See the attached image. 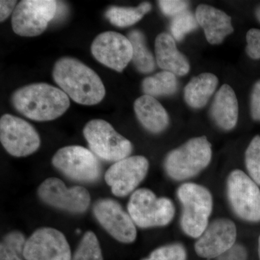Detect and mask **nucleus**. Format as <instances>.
I'll return each mask as SVG.
<instances>
[{
  "instance_id": "nucleus-29",
  "label": "nucleus",
  "mask_w": 260,
  "mask_h": 260,
  "mask_svg": "<svg viewBox=\"0 0 260 260\" xmlns=\"http://www.w3.org/2000/svg\"><path fill=\"white\" fill-rule=\"evenodd\" d=\"M187 253L185 247L179 243L167 244L157 248L148 257L142 260H186Z\"/></svg>"
},
{
  "instance_id": "nucleus-34",
  "label": "nucleus",
  "mask_w": 260,
  "mask_h": 260,
  "mask_svg": "<svg viewBox=\"0 0 260 260\" xmlns=\"http://www.w3.org/2000/svg\"><path fill=\"white\" fill-rule=\"evenodd\" d=\"M16 3V1H8H8L6 0L0 1V20L1 22L5 21L10 14L14 12Z\"/></svg>"
},
{
  "instance_id": "nucleus-5",
  "label": "nucleus",
  "mask_w": 260,
  "mask_h": 260,
  "mask_svg": "<svg viewBox=\"0 0 260 260\" xmlns=\"http://www.w3.org/2000/svg\"><path fill=\"white\" fill-rule=\"evenodd\" d=\"M127 212L137 226L149 229L169 225L175 215V207L169 198H158L150 189L142 188L130 197Z\"/></svg>"
},
{
  "instance_id": "nucleus-11",
  "label": "nucleus",
  "mask_w": 260,
  "mask_h": 260,
  "mask_svg": "<svg viewBox=\"0 0 260 260\" xmlns=\"http://www.w3.org/2000/svg\"><path fill=\"white\" fill-rule=\"evenodd\" d=\"M0 140L10 155L18 158L35 153L41 145L39 133L30 123L8 114L0 119Z\"/></svg>"
},
{
  "instance_id": "nucleus-16",
  "label": "nucleus",
  "mask_w": 260,
  "mask_h": 260,
  "mask_svg": "<svg viewBox=\"0 0 260 260\" xmlns=\"http://www.w3.org/2000/svg\"><path fill=\"white\" fill-rule=\"evenodd\" d=\"M237 227L232 220L218 218L208 224L194 244L200 257L211 259L218 258L236 244Z\"/></svg>"
},
{
  "instance_id": "nucleus-15",
  "label": "nucleus",
  "mask_w": 260,
  "mask_h": 260,
  "mask_svg": "<svg viewBox=\"0 0 260 260\" xmlns=\"http://www.w3.org/2000/svg\"><path fill=\"white\" fill-rule=\"evenodd\" d=\"M90 49L99 62L119 73L125 69L133 59V45L129 39L115 31L99 34Z\"/></svg>"
},
{
  "instance_id": "nucleus-7",
  "label": "nucleus",
  "mask_w": 260,
  "mask_h": 260,
  "mask_svg": "<svg viewBox=\"0 0 260 260\" xmlns=\"http://www.w3.org/2000/svg\"><path fill=\"white\" fill-rule=\"evenodd\" d=\"M228 200L234 213L250 223L260 222V189L249 175L233 171L227 179Z\"/></svg>"
},
{
  "instance_id": "nucleus-21",
  "label": "nucleus",
  "mask_w": 260,
  "mask_h": 260,
  "mask_svg": "<svg viewBox=\"0 0 260 260\" xmlns=\"http://www.w3.org/2000/svg\"><path fill=\"white\" fill-rule=\"evenodd\" d=\"M218 84V78L215 75L202 73L193 78L186 85L184 100L193 109H201L208 104Z\"/></svg>"
},
{
  "instance_id": "nucleus-36",
  "label": "nucleus",
  "mask_w": 260,
  "mask_h": 260,
  "mask_svg": "<svg viewBox=\"0 0 260 260\" xmlns=\"http://www.w3.org/2000/svg\"><path fill=\"white\" fill-rule=\"evenodd\" d=\"M258 255H259V259L260 260V235L259 237V241H258Z\"/></svg>"
},
{
  "instance_id": "nucleus-4",
  "label": "nucleus",
  "mask_w": 260,
  "mask_h": 260,
  "mask_svg": "<svg viewBox=\"0 0 260 260\" xmlns=\"http://www.w3.org/2000/svg\"><path fill=\"white\" fill-rule=\"evenodd\" d=\"M212 158L211 144L206 137L188 140L168 154L164 160L167 175L175 181H184L199 174L208 167Z\"/></svg>"
},
{
  "instance_id": "nucleus-1",
  "label": "nucleus",
  "mask_w": 260,
  "mask_h": 260,
  "mask_svg": "<svg viewBox=\"0 0 260 260\" xmlns=\"http://www.w3.org/2000/svg\"><path fill=\"white\" fill-rule=\"evenodd\" d=\"M53 78L62 91L82 105H95L105 96V87L100 77L74 58L63 57L56 61Z\"/></svg>"
},
{
  "instance_id": "nucleus-27",
  "label": "nucleus",
  "mask_w": 260,
  "mask_h": 260,
  "mask_svg": "<svg viewBox=\"0 0 260 260\" xmlns=\"http://www.w3.org/2000/svg\"><path fill=\"white\" fill-rule=\"evenodd\" d=\"M198 25L199 24L195 15H193L189 10H186L173 18L170 26L172 36L175 41L180 42L186 34L195 30Z\"/></svg>"
},
{
  "instance_id": "nucleus-17",
  "label": "nucleus",
  "mask_w": 260,
  "mask_h": 260,
  "mask_svg": "<svg viewBox=\"0 0 260 260\" xmlns=\"http://www.w3.org/2000/svg\"><path fill=\"white\" fill-rule=\"evenodd\" d=\"M195 17L210 44H221L227 36L234 32L232 18L210 5H200L197 8Z\"/></svg>"
},
{
  "instance_id": "nucleus-19",
  "label": "nucleus",
  "mask_w": 260,
  "mask_h": 260,
  "mask_svg": "<svg viewBox=\"0 0 260 260\" xmlns=\"http://www.w3.org/2000/svg\"><path fill=\"white\" fill-rule=\"evenodd\" d=\"M210 116L220 129L229 131L235 127L239 119L237 95L230 85L224 84L214 97Z\"/></svg>"
},
{
  "instance_id": "nucleus-26",
  "label": "nucleus",
  "mask_w": 260,
  "mask_h": 260,
  "mask_svg": "<svg viewBox=\"0 0 260 260\" xmlns=\"http://www.w3.org/2000/svg\"><path fill=\"white\" fill-rule=\"evenodd\" d=\"M71 260H104L100 243L93 232L85 233Z\"/></svg>"
},
{
  "instance_id": "nucleus-12",
  "label": "nucleus",
  "mask_w": 260,
  "mask_h": 260,
  "mask_svg": "<svg viewBox=\"0 0 260 260\" xmlns=\"http://www.w3.org/2000/svg\"><path fill=\"white\" fill-rule=\"evenodd\" d=\"M93 213L98 222L114 239L131 244L137 238L134 221L118 202L109 198L100 199L93 205Z\"/></svg>"
},
{
  "instance_id": "nucleus-14",
  "label": "nucleus",
  "mask_w": 260,
  "mask_h": 260,
  "mask_svg": "<svg viewBox=\"0 0 260 260\" xmlns=\"http://www.w3.org/2000/svg\"><path fill=\"white\" fill-rule=\"evenodd\" d=\"M72 256L66 237L53 228L37 229L25 243V260H71Z\"/></svg>"
},
{
  "instance_id": "nucleus-20",
  "label": "nucleus",
  "mask_w": 260,
  "mask_h": 260,
  "mask_svg": "<svg viewBox=\"0 0 260 260\" xmlns=\"http://www.w3.org/2000/svg\"><path fill=\"white\" fill-rule=\"evenodd\" d=\"M135 114L145 129L153 134L161 133L169 125V116L155 98L144 95L135 102Z\"/></svg>"
},
{
  "instance_id": "nucleus-33",
  "label": "nucleus",
  "mask_w": 260,
  "mask_h": 260,
  "mask_svg": "<svg viewBox=\"0 0 260 260\" xmlns=\"http://www.w3.org/2000/svg\"><path fill=\"white\" fill-rule=\"evenodd\" d=\"M248 253L246 248L236 244L232 249L217 258V260H247Z\"/></svg>"
},
{
  "instance_id": "nucleus-8",
  "label": "nucleus",
  "mask_w": 260,
  "mask_h": 260,
  "mask_svg": "<svg viewBox=\"0 0 260 260\" xmlns=\"http://www.w3.org/2000/svg\"><path fill=\"white\" fill-rule=\"evenodd\" d=\"M52 164L65 177L79 182H95L102 174L96 155L91 150L78 145L59 149L52 158Z\"/></svg>"
},
{
  "instance_id": "nucleus-35",
  "label": "nucleus",
  "mask_w": 260,
  "mask_h": 260,
  "mask_svg": "<svg viewBox=\"0 0 260 260\" xmlns=\"http://www.w3.org/2000/svg\"><path fill=\"white\" fill-rule=\"evenodd\" d=\"M256 18L257 19L258 21L260 23V5L256 8L255 10Z\"/></svg>"
},
{
  "instance_id": "nucleus-31",
  "label": "nucleus",
  "mask_w": 260,
  "mask_h": 260,
  "mask_svg": "<svg viewBox=\"0 0 260 260\" xmlns=\"http://www.w3.org/2000/svg\"><path fill=\"white\" fill-rule=\"evenodd\" d=\"M246 52L252 59H260V30L251 28L246 34Z\"/></svg>"
},
{
  "instance_id": "nucleus-18",
  "label": "nucleus",
  "mask_w": 260,
  "mask_h": 260,
  "mask_svg": "<svg viewBox=\"0 0 260 260\" xmlns=\"http://www.w3.org/2000/svg\"><path fill=\"white\" fill-rule=\"evenodd\" d=\"M155 60L164 71L170 72L178 76H184L190 70L189 61L178 50L175 39L167 32H162L155 42Z\"/></svg>"
},
{
  "instance_id": "nucleus-10",
  "label": "nucleus",
  "mask_w": 260,
  "mask_h": 260,
  "mask_svg": "<svg viewBox=\"0 0 260 260\" xmlns=\"http://www.w3.org/2000/svg\"><path fill=\"white\" fill-rule=\"evenodd\" d=\"M38 197L49 206L70 213H83L90 204V194L85 187H68L58 178H48L38 188Z\"/></svg>"
},
{
  "instance_id": "nucleus-6",
  "label": "nucleus",
  "mask_w": 260,
  "mask_h": 260,
  "mask_svg": "<svg viewBox=\"0 0 260 260\" xmlns=\"http://www.w3.org/2000/svg\"><path fill=\"white\" fill-rule=\"evenodd\" d=\"M83 135L90 150L102 160L116 162L129 157L133 151L131 142L103 119L87 123Z\"/></svg>"
},
{
  "instance_id": "nucleus-30",
  "label": "nucleus",
  "mask_w": 260,
  "mask_h": 260,
  "mask_svg": "<svg viewBox=\"0 0 260 260\" xmlns=\"http://www.w3.org/2000/svg\"><path fill=\"white\" fill-rule=\"evenodd\" d=\"M189 3L181 0H160L158 5L164 15L175 17L187 10Z\"/></svg>"
},
{
  "instance_id": "nucleus-2",
  "label": "nucleus",
  "mask_w": 260,
  "mask_h": 260,
  "mask_svg": "<svg viewBox=\"0 0 260 260\" xmlns=\"http://www.w3.org/2000/svg\"><path fill=\"white\" fill-rule=\"evenodd\" d=\"M17 112L38 121L54 120L69 109V96L47 83H34L18 89L11 99Z\"/></svg>"
},
{
  "instance_id": "nucleus-3",
  "label": "nucleus",
  "mask_w": 260,
  "mask_h": 260,
  "mask_svg": "<svg viewBox=\"0 0 260 260\" xmlns=\"http://www.w3.org/2000/svg\"><path fill=\"white\" fill-rule=\"evenodd\" d=\"M177 198L182 207L180 225L186 235L198 239L209 223L213 210V197L205 186L194 183L181 184Z\"/></svg>"
},
{
  "instance_id": "nucleus-23",
  "label": "nucleus",
  "mask_w": 260,
  "mask_h": 260,
  "mask_svg": "<svg viewBox=\"0 0 260 260\" xmlns=\"http://www.w3.org/2000/svg\"><path fill=\"white\" fill-rule=\"evenodd\" d=\"M178 85L177 75L170 72L162 71L145 78L142 88L145 95L156 98L173 95L177 92Z\"/></svg>"
},
{
  "instance_id": "nucleus-28",
  "label": "nucleus",
  "mask_w": 260,
  "mask_h": 260,
  "mask_svg": "<svg viewBox=\"0 0 260 260\" xmlns=\"http://www.w3.org/2000/svg\"><path fill=\"white\" fill-rule=\"evenodd\" d=\"M246 169L249 177L260 186V136L254 137L245 153Z\"/></svg>"
},
{
  "instance_id": "nucleus-24",
  "label": "nucleus",
  "mask_w": 260,
  "mask_h": 260,
  "mask_svg": "<svg viewBox=\"0 0 260 260\" xmlns=\"http://www.w3.org/2000/svg\"><path fill=\"white\" fill-rule=\"evenodd\" d=\"M151 8L149 3H141L137 8L113 6L107 10L106 17L112 25L119 28H126L139 22Z\"/></svg>"
},
{
  "instance_id": "nucleus-9",
  "label": "nucleus",
  "mask_w": 260,
  "mask_h": 260,
  "mask_svg": "<svg viewBox=\"0 0 260 260\" xmlns=\"http://www.w3.org/2000/svg\"><path fill=\"white\" fill-rule=\"evenodd\" d=\"M56 10L57 3L53 0H23L13 13V31L20 37H37L47 29Z\"/></svg>"
},
{
  "instance_id": "nucleus-25",
  "label": "nucleus",
  "mask_w": 260,
  "mask_h": 260,
  "mask_svg": "<svg viewBox=\"0 0 260 260\" xmlns=\"http://www.w3.org/2000/svg\"><path fill=\"white\" fill-rule=\"evenodd\" d=\"M26 240L19 231L7 234L0 244V260H25L24 250Z\"/></svg>"
},
{
  "instance_id": "nucleus-13",
  "label": "nucleus",
  "mask_w": 260,
  "mask_h": 260,
  "mask_svg": "<svg viewBox=\"0 0 260 260\" xmlns=\"http://www.w3.org/2000/svg\"><path fill=\"white\" fill-rule=\"evenodd\" d=\"M148 169L149 161L145 157L129 156L114 162L106 172L104 179L115 196H127L137 190Z\"/></svg>"
},
{
  "instance_id": "nucleus-32",
  "label": "nucleus",
  "mask_w": 260,
  "mask_h": 260,
  "mask_svg": "<svg viewBox=\"0 0 260 260\" xmlns=\"http://www.w3.org/2000/svg\"><path fill=\"white\" fill-rule=\"evenodd\" d=\"M250 112L251 118L254 121H260V80L256 82L251 90Z\"/></svg>"
},
{
  "instance_id": "nucleus-22",
  "label": "nucleus",
  "mask_w": 260,
  "mask_h": 260,
  "mask_svg": "<svg viewBox=\"0 0 260 260\" xmlns=\"http://www.w3.org/2000/svg\"><path fill=\"white\" fill-rule=\"evenodd\" d=\"M133 45V61L136 69L141 73H152L155 69V57L147 47L146 40L143 32L133 30L128 34Z\"/></svg>"
}]
</instances>
